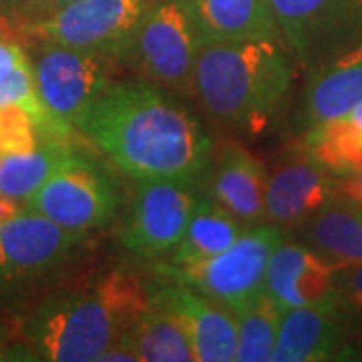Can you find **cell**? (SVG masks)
Here are the masks:
<instances>
[{"label": "cell", "mask_w": 362, "mask_h": 362, "mask_svg": "<svg viewBox=\"0 0 362 362\" xmlns=\"http://www.w3.org/2000/svg\"><path fill=\"white\" fill-rule=\"evenodd\" d=\"M78 133L133 181L177 180L206 187L216 149L209 133L177 95L143 78L113 83Z\"/></svg>", "instance_id": "1"}, {"label": "cell", "mask_w": 362, "mask_h": 362, "mask_svg": "<svg viewBox=\"0 0 362 362\" xmlns=\"http://www.w3.org/2000/svg\"><path fill=\"white\" fill-rule=\"evenodd\" d=\"M151 306L137 274L109 270L85 290L40 302L21 324L26 361L99 362V356Z\"/></svg>", "instance_id": "2"}, {"label": "cell", "mask_w": 362, "mask_h": 362, "mask_svg": "<svg viewBox=\"0 0 362 362\" xmlns=\"http://www.w3.org/2000/svg\"><path fill=\"white\" fill-rule=\"evenodd\" d=\"M294 78V59L284 42L206 45L195 59L192 97L218 125L256 137L282 117Z\"/></svg>", "instance_id": "3"}, {"label": "cell", "mask_w": 362, "mask_h": 362, "mask_svg": "<svg viewBox=\"0 0 362 362\" xmlns=\"http://www.w3.org/2000/svg\"><path fill=\"white\" fill-rule=\"evenodd\" d=\"M202 40L183 0H153L135 30L123 65L177 97H192Z\"/></svg>", "instance_id": "4"}, {"label": "cell", "mask_w": 362, "mask_h": 362, "mask_svg": "<svg viewBox=\"0 0 362 362\" xmlns=\"http://www.w3.org/2000/svg\"><path fill=\"white\" fill-rule=\"evenodd\" d=\"M25 209L66 230L89 233L115 221L121 209V192L103 163L75 147L26 199Z\"/></svg>", "instance_id": "5"}, {"label": "cell", "mask_w": 362, "mask_h": 362, "mask_svg": "<svg viewBox=\"0 0 362 362\" xmlns=\"http://www.w3.org/2000/svg\"><path fill=\"white\" fill-rule=\"evenodd\" d=\"M284 238L272 223L252 226L218 256L187 266L159 264L157 274L238 312L264 292L270 254Z\"/></svg>", "instance_id": "6"}, {"label": "cell", "mask_w": 362, "mask_h": 362, "mask_svg": "<svg viewBox=\"0 0 362 362\" xmlns=\"http://www.w3.org/2000/svg\"><path fill=\"white\" fill-rule=\"evenodd\" d=\"M151 2L73 0L42 18L18 25V35L28 40L97 52L123 65L135 30Z\"/></svg>", "instance_id": "7"}, {"label": "cell", "mask_w": 362, "mask_h": 362, "mask_svg": "<svg viewBox=\"0 0 362 362\" xmlns=\"http://www.w3.org/2000/svg\"><path fill=\"white\" fill-rule=\"evenodd\" d=\"M33 42L35 49L28 57L40 103L54 119L78 131L93 105L115 83L113 75L121 63L54 42Z\"/></svg>", "instance_id": "8"}, {"label": "cell", "mask_w": 362, "mask_h": 362, "mask_svg": "<svg viewBox=\"0 0 362 362\" xmlns=\"http://www.w3.org/2000/svg\"><path fill=\"white\" fill-rule=\"evenodd\" d=\"M282 42L310 71L362 40V0H272Z\"/></svg>", "instance_id": "9"}, {"label": "cell", "mask_w": 362, "mask_h": 362, "mask_svg": "<svg viewBox=\"0 0 362 362\" xmlns=\"http://www.w3.org/2000/svg\"><path fill=\"white\" fill-rule=\"evenodd\" d=\"M135 194L123 230L121 246L137 259L169 256L194 216L206 187L192 181H135Z\"/></svg>", "instance_id": "10"}, {"label": "cell", "mask_w": 362, "mask_h": 362, "mask_svg": "<svg viewBox=\"0 0 362 362\" xmlns=\"http://www.w3.org/2000/svg\"><path fill=\"white\" fill-rule=\"evenodd\" d=\"M338 197L337 175L324 169L302 141L274 159L266 185V223L298 230Z\"/></svg>", "instance_id": "11"}, {"label": "cell", "mask_w": 362, "mask_h": 362, "mask_svg": "<svg viewBox=\"0 0 362 362\" xmlns=\"http://www.w3.org/2000/svg\"><path fill=\"white\" fill-rule=\"evenodd\" d=\"M149 284V302L156 308L173 312L187 328L197 362H232L238 346L235 312L187 286L157 274Z\"/></svg>", "instance_id": "12"}, {"label": "cell", "mask_w": 362, "mask_h": 362, "mask_svg": "<svg viewBox=\"0 0 362 362\" xmlns=\"http://www.w3.org/2000/svg\"><path fill=\"white\" fill-rule=\"evenodd\" d=\"M0 240L14 282L39 280L63 268L87 240V232L66 230L49 218L25 209L0 223Z\"/></svg>", "instance_id": "13"}, {"label": "cell", "mask_w": 362, "mask_h": 362, "mask_svg": "<svg viewBox=\"0 0 362 362\" xmlns=\"http://www.w3.org/2000/svg\"><path fill=\"white\" fill-rule=\"evenodd\" d=\"M334 272L304 244L282 240L266 268L264 292L282 308H334Z\"/></svg>", "instance_id": "14"}, {"label": "cell", "mask_w": 362, "mask_h": 362, "mask_svg": "<svg viewBox=\"0 0 362 362\" xmlns=\"http://www.w3.org/2000/svg\"><path fill=\"white\" fill-rule=\"evenodd\" d=\"M268 169L238 141H223L214 149L206 194L228 209L246 228L266 223Z\"/></svg>", "instance_id": "15"}, {"label": "cell", "mask_w": 362, "mask_h": 362, "mask_svg": "<svg viewBox=\"0 0 362 362\" xmlns=\"http://www.w3.org/2000/svg\"><path fill=\"white\" fill-rule=\"evenodd\" d=\"M272 361H354V344L334 308H290L282 312Z\"/></svg>", "instance_id": "16"}, {"label": "cell", "mask_w": 362, "mask_h": 362, "mask_svg": "<svg viewBox=\"0 0 362 362\" xmlns=\"http://www.w3.org/2000/svg\"><path fill=\"white\" fill-rule=\"evenodd\" d=\"M202 47L238 40L282 42L272 0H183Z\"/></svg>", "instance_id": "17"}, {"label": "cell", "mask_w": 362, "mask_h": 362, "mask_svg": "<svg viewBox=\"0 0 362 362\" xmlns=\"http://www.w3.org/2000/svg\"><path fill=\"white\" fill-rule=\"evenodd\" d=\"M362 103V40L308 71L304 90V121L312 127L350 115Z\"/></svg>", "instance_id": "18"}, {"label": "cell", "mask_w": 362, "mask_h": 362, "mask_svg": "<svg viewBox=\"0 0 362 362\" xmlns=\"http://www.w3.org/2000/svg\"><path fill=\"white\" fill-rule=\"evenodd\" d=\"M304 246L334 268L362 264V207L337 197L298 228Z\"/></svg>", "instance_id": "19"}, {"label": "cell", "mask_w": 362, "mask_h": 362, "mask_svg": "<svg viewBox=\"0 0 362 362\" xmlns=\"http://www.w3.org/2000/svg\"><path fill=\"white\" fill-rule=\"evenodd\" d=\"M246 230V226L235 220L228 209L204 194L195 206L194 216L181 235L180 244L169 254L168 264L187 266L214 258L232 246Z\"/></svg>", "instance_id": "20"}, {"label": "cell", "mask_w": 362, "mask_h": 362, "mask_svg": "<svg viewBox=\"0 0 362 362\" xmlns=\"http://www.w3.org/2000/svg\"><path fill=\"white\" fill-rule=\"evenodd\" d=\"M121 338L139 362H197L187 328L173 312L163 308L149 306Z\"/></svg>", "instance_id": "21"}, {"label": "cell", "mask_w": 362, "mask_h": 362, "mask_svg": "<svg viewBox=\"0 0 362 362\" xmlns=\"http://www.w3.org/2000/svg\"><path fill=\"white\" fill-rule=\"evenodd\" d=\"M300 141L337 177L350 175L362 165V131L350 115L312 125Z\"/></svg>", "instance_id": "22"}, {"label": "cell", "mask_w": 362, "mask_h": 362, "mask_svg": "<svg viewBox=\"0 0 362 362\" xmlns=\"http://www.w3.org/2000/svg\"><path fill=\"white\" fill-rule=\"evenodd\" d=\"M77 145L40 143L26 153L0 156V194L8 195L25 206V202L49 180L54 168Z\"/></svg>", "instance_id": "23"}, {"label": "cell", "mask_w": 362, "mask_h": 362, "mask_svg": "<svg viewBox=\"0 0 362 362\" xmlns=\"http://www.w3.org/2000/svg\"><path fill=\"white\" fill-rule=\"evenodd\" d=\"M282 308L262 292L247 302L244 308L235 312L238 322V362H270L274 358V349L280 330Z\"/></svg>", "instance_id": "24"}, {"label": "cell", "mask_w": 362, "mask_h": 362, "mask_svg": "<svg viewBox=\"0 0 362 362\" xmlns=\"http://www.w3.org/2000/svg\"><path fill=\"white\" fill-rule=\"evenodd\" d=\"M8 103L28 109L37 121V129L54 121V117L40 103L28 52L16 40L0 39V105Z\"/></svg>", "instance_id": "25"}, {"label": "cell", "mask_w": 362, "mask_h": 362, "mask_svg": "<svg viewBox=\"0 0 362 362\" xmlns=\"http://www.w3.org/2000/svg\"><path fill=\"white\" fill-rule=\"evenodd\" d=\"M334 312L344 324L352 344L362 342V264L334 272Z\"/></svg>", "instance_id": "26"}, {"label": "cell", "mask_w": 362, "mask_h": 362, "mask_svg": "<svg viewBox=\"0 0 362 362\" xmlns=\"http://www.w3.org/2000/svg\"><path fill=\"white\" fill-rule=\"evenodd\" d=\"M40 145L35 117L23 105H0V156L26 153Z\"/></svg>", "instance_id": "27"}, {"label": "cell", "mask_w": 362, "mask_h": 362, "mask_svg": "<svg viewBox=\"0 0 362 362\" xmlns=\"http://www.w3.org/2000/svg\"><path fill=\"white\" fill-rule=\"evenodd\" d=\"M69 2L73 0H21L18 11H16V33H18V25L42 18Z\"/></svg>", "instance_id": "28"}, {"label": "cell", "mask_w": 362, "mask_h": 362, "mask_svg": "<svg viewBox=\"0 0 362 362\" xmlns=\"http://www.w3.org/2000/svg\"><path fill=\"white\" fill-rule=\"evenodd\" d=\"M337 194L340 199L362 207V165L350 175L337 177Z\"/></svg>", "instance_id": "29"}, {"label": "cell", "mask_w": 362, "mask_h": 362, "mask_svg": "<svg viewBox=\"0 0 362 362\" xmlns=\"http://www.w3.org/2000/svg\"><path fill=\"white\" fill-rule=\"evenodd\" d=\"M99 362H139L137 361V354L131 350V346L119 338L117 342H113L109 349L105 350L103 354L99 356Z\"/></svg>", "instance_id": "30"}, {"label": "cell", "mask_w": 362, "mask_h": 362, "mask_svg": "<svg viewBox=\"0 0 362 362\" xmlns=\"http://www.w3.org/2000/svg\"><path fill=\"white\" fill-rule=\"evenodd\" d=\"M23 207L25 206L21 202H16L13 197H8V195L0 194V223L13 220L18 214H23Z\"/></svg>", "instance_id": "31"}, {"label": "cell", "mask_w": 362, "mask_h": 362, "mask_svg": "<svg viewBox=\"0 0 362 362\" xmlns=\"http://www.w3.org/2000/svg\"><path fill=\"white\" fill-rule=\"evenodd\" d=\"M18 4H21V0H0V13L4 14V16H8L14 25H16V11H18Z\"/></svg>", "instance_id": "32"}, {"label": "cell", "mask_w": 362, "mask_h": 362, "mask_svg": "<svg viewBox=\"0 0 362 362\" xmlns=\"http://www.w3.org/2000/svg\"><path fill=\"white\" fill-rule=\"evenodd\" d=\"M14 33H16V25L8 16L0 13V39H11Z\"/></svg>", "instance_id": "33"}, {"label": "cell", "mask_w": 362, "mask_h": 362, "mask_svg": "<svg viewBox=\"0 0 362 362\" xmlns=\"http://www.w3.org/2000/svg\"><path fill=\"white\" fill-rule=\"evenodd\" d=\"M350 119H352V121L356 123V127L362 131V103L358 105L352 113H350Z\"/></svg>", "instance_id": "34"}, {"label": "cell", "mask_w": 362, "mask_h": 362, "mask_svg": "<svg viewBox=\"0 0 362 362\" xmlns=\"http://www.w3.org/2000/svg\"><path fill=\"white\" fill-rule=\"evenodd\" d=\"M354 361H362V342L354 346Z\"/></svg>", "instance_id": "35"}]
</instances>
